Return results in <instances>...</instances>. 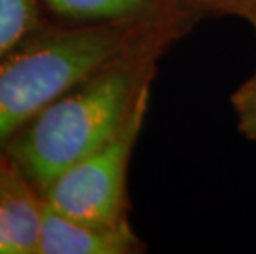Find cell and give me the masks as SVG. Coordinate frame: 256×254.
Listing matches in <instances>:
<instances>
[{
    "label": "cell",
    "mask_w": 256,
    "mask_h": 254,
    "mask_svg": "<svg viewBox=\"0 0 256 254\" xmlns=\"http://www.w3.org/2000/svg\"><path fill=\"white\" fill-rule=\"evenodd\" d=\"M167 18L80 23L34 33L22 41L0 59V147H7L22 127L60 96Z\"/></svg>",
    "instance_id": "2"
},
{
    "label": "cell",
    "mask_w": 256,
    "mask_h": 254,
    "mask_svg": "<svg viewBox=\"0 0 256 254\" xmlns=\"http://www.w3.org/2000/svg\"><path fill=\"white\" fill-rule=\"evenodd\" d=\"M244 20H248L250 21V25L253 26V30H254V35H256V8L252 10V12L248 13V17L244 18Z\"/></svg>",
    "instance_id": "10"
},
{
    "label": "cell",
    "mask_w": 256,
    "mask_h": 254,
    "mask_svg": "<svg viewBox=\"0 0 256 254\" xmlns=\"http://www.w3.org/2000/svg\"><path fill=\"white\" fill-rule=\"evenodd\" d=\"M202 17L187 10L147 31L124 53L52 102L7 144L8 162L36 192L96 150L121 127L152 83L157 61Z\"/></svg>",
    "instance_id": "1"
},
{
    "label": "cell",
    "mask_w": 256,
    "mask_h": 254,
    "mask_svg": "<svg viewBox=\"0 0 256 254\" xmlns=\"http://www.w3.org/2000/svg\"><path fill=\"white\" fill-rule=\"evenodd\" d=\"M38 23V0H0V59L34 35Z\"/></svg>",
    "instance_id": "7"
},
{
    "label": "cell",
    "mask_w": 256,
    "mask_h": 254,
    "mask_svg": "<svg viewBox=\"0 0 256 254\" xmlns=\"http://www.w3.org/2000/svg\"><path fill=\"white\" fill-rule=\"evenodd\" d=\"M232 106L240 132L246 139L256 140V73L233 93Z\"/></svg>",
    "instance_id": "8"
},
{
    "label": "cell",
    "mask_w": 256,
    "mask_h": 254,
    "mask_svg": "<svg viewBox=\"0 0 256 254\" xmlns=\"http://www.w3.org/2000/svg\"><path fill=\"white\" fill-rule=\"evenodd\" d=\"M152 83L136 99L121 127L84 159L58 175L42 193L48 207L92 225H116L126 218V174L150 102Z\"/></svg>",
    "instance_id": "3"
},
{
    "label": "cell",
    "mask_w": 256,
    "mask_h": 254,
    "mask_svg": "<svg viewBox=\"0 0 256 254\" xmlns=\"http://www.w3.org/2000/svg\"><path fill=\"white\" fill-rule=\"evenodd\" d=\"M187 2L202 15H236L246 18L248 13L256 8V0H187Z\"/></svg>",
    "instance_id": "9"
},
{
    "label": "cell",
    "mask_w": 256,
    "mask_h": 254,
    "mask_svg": "<svg viewBox=\"0 0 256 254\" xmlns=\"http://www.w3.org/2000/svg\"><path fill=\"white\" fill-rule=\"evenodd\" d=\"M43 2L58 17L80 23L150 21L172 17L192 8L187 0H43Z\"/></svg>",
    "instance_id": "6"
},
{
    "label": "cell",
    "mask_w": 256,
    "mask_h": 254,
    "mask_svg": "<svg viewBox=\"0 0 256 254\" xmlns=\"http://www.w3.org/2000/svg\"><path fill=\"white\" fill-rule=\"evenodd\" d=\"M144 245L128 220L116 225H92L70 218L43 202V226L38 254H130Z\"/></svg>",
    "instance_id": "4"
},
{
    "label": "cell",
    "mask_w": 256,
    "mask_h": 254,
    "mask_svg": "<svg viewBox=\"0 0 256 254\" xmlns=\"http://www.w3.org/2000/svg\"><path fill=\"white\" fill-rule=\"evenodd\" d=\"M10 165H0V254H38L43 198Z\"/></svg>",
    "instance_id": "5"
}]
</instances>
